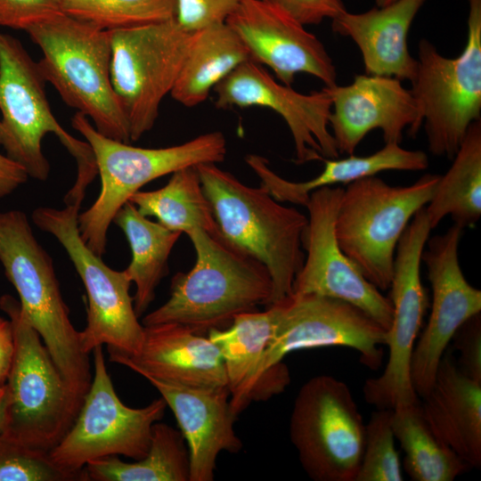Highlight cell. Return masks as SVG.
Returning <instances> with one entry per match:
<instances>
[{"label":"cell","instance_id":"26","mask_svg":"<svg viewBox=\"0 0 481 481\" xmlns=\"http://www.w3.org/2000/svg\"><path fill=\"white\" fill-rule=\"evenodd\" d=\"M275 317V307L270 305L264 312L236 315L226 330L208 331V338L222 355L230 405L236 417L251 401H257V375L273 334Z\"/></svg>","mask_w":481,"mask_h":481},{"label":"cell","instance_id":"31","mask_svg":"<svg viewBox=\"0 0 481 481\" xmlns=\"http://www.w3.org/2000/svg\"><path fill=\"white\" fill-rule=\"evenodd\" d=\"M395 438L404 452V468L414 481H452L469 467L427 423L419 402L392 409Z\"/></svg>","mask_w":481,"mask_h":481},{"label":"cell","instance_id":"12","mask_svg":"<svg viewBox=\"0 0 481 481\" xmlns=\"http://www.w3.org/2000/svg\"><path fill=\"white\" fill-rule=\"evenodd\" d=\"M93 379L71 428L49 452L60 469L86 481L84 467L107 456L143 458L153 425L167 407L159 397L142 408H131L118 396L108 372L102 346L93 351Z\"/></svg>","mask_w":481,"mask_h":481},{"label":"cell","instance_id":"34","mask_svg":"<svg viewBox=\"0 0 481 481\" xmlns=\"http://www.w3.org/2000/svg\"><path fill=\"white\" fill-rule=\"evenodd\" d=\"M392 409H378L365 424L363 457L355 481H402L391 425Z\"/></svg>","mask_w":481,"mask_h":481},{"label":"cell","instance_id":"27","mask_svg":"<svg viewBox=\"0 0 481 481\" xmlns=\"http://www.w3.org/2000/svg\"><path fill=\"white\" fill-rule=\"evenodd\" d=\"M249 60L247 47L226 22L194 31L170 95L183 106H197L232 71Z\"/></svg>","mask_w":481,"mask_h":481},{"label":"cell","instance_id":"41","mask_svg":"<svg viewBox=\"0 0 481 481\" xmlns=\"http://www.w3.org/2000/svg\"><path fill=\"white\" fill-rule=\"evenodd\" d=\"M13 335L9 319L0 316V386L5 384L13 355Z\"/></svg>","mask_w":481,"mask_h":481},{"label":"cell","instance_id":"37","mask_svg":"<svg viewBox=\"0 0 481 481\" xmlns=\"http://www.w3.org/2000/svg\"><path fill=\"white\" fill-rule=\"evenodd\" d=\"M61 13V0H0V27L27 31Z\"/></svg>","mask_w":481,"mask_h":481},{"label":"cell","instance_id":"42","mask_svg":"<svg viewBox=\"0 0 481 481\" xmlns=\"http://www.w3.org/2000/svg\"><path fill=\"white\" fill-rule=\"evenodd\" d=\"M6 408V387L5 384L0 386V433H2L4 425Z\"/></svg>","mask_w":481,"mask_h":481},{"label":"cell","instance_id":"24","mask_svg":"<svg viewBox=\"0 0 481 481\" xmlns=\"http://www.w3.org/2000/svg\"><path fill=\"white\" fill-rule=\"evenodd\" d=\"M423 399L422 414L436 436L469 467L479 469L481 383L464 375L447 353Z\"/></svg>","mask_w":481,"mask_h":481},{"label":"cell","instance_id":"3","mask_svg":"<svg viewBox=\"0 0 481 481\" xmlns=\"http://www.w3.org/2000/svg\"><path fill=\"white\" fill-rule=\"evenodd\" d=\"M196 168L221 233L267 267L273 281L270 305L291 295L305 261L308 217L281 205L261 185H246L216 164Z\"/></svg>","mask_w":481,"mask_h":481},{"label":"cell","instance_id":"36","mask_svg":"<svg viewBox=\"0 0 481 481\" xmlns=\"http://www.w3.org/2000/svg\"><path fill=\"white\" fill-rule=\"evenodd\" d=\"M175 20L186 31L225 22L240 0H175Z\"/></svg>","mask_w":481,"mask_h":481},{"label":"cell","instance_id":"9","mask_svg":"<svg viewBox=\"0 0 481 481\" xmlns=\"http://www.w3.org/2000/svg\"><path fill=\"white\" fill-rule=\"evenodd\" d=\"M439 176L426 174L410 185L392 186L373 175L343 189L334 226L337 241L378 289H389L397 243L429 202Z\"/></svg>","mask_w":481,"mask_h":481},{"label":"cell","instance_id":"1","mask_svg":"<svg viewBox=\"0 0 481 481\" xmlns=\"http://www.w3.org/2000/svg\"><path fill=\"white\" fill-rule=\"evenodd\" d=\"M196 253L194 266L175 274L170 297L147 314L143 326L175 322L204 333L232 323L258 305L270 306L273 281L267 267L221 232L197 228L187 233Z\"/></svg>","mask_w":481,"mask_h":481},{"label":"cell","instance_id":"23","mask_svg":"<svg viewBox=\"0 0 481 481\" xmlns=\"http://www.w3.org/2000/svg\"><path fill=\"white\" fill-rule=\"evenodd\" d=\"M425 1L395 0L361 13L345 11L331 20V28L358 46L364 74L411 82L416 74L417 60L409 51L408 34Z\"/></svg>","mask_w":481,"mask_h":481},{"label":"cell","instance_id":"17","mask_svg":"<svg viewBox=\"0 0 481 481\" xmlns=\"http://www.w3.org/2000/svg\"><path fill=\"white\" fill-rule=\"evenodd\" d=\"M462 228L453 224L428 240L421 256L432 289L428 322L413 348L411 379L417 395L431 389L444 352L457 329L481 312V290L466 280L459 261Z\"/></svg>","mask_w":481,"mask_h":481},{"label":"cell","instance_id":"43","mask_svg":"<svg viewBox=\"0 0 481 481\" xmlns=\"http://www.w3.org/2000/svg\"><path fill=\"white\" fill-rule=\"evenodd\" d=\"M395 0H376V4L378 7L385 6L393 3Z\"/></svg>","mask_w":481,"mask_h":481},{"label":"cell","instance_id":"13","mask_svg":"<svg viewBox=\"0 0 481 481\" xmlns=\"http://www.w3.org/2000/svg\"><path fill=\"white\" fill-rule=\"evenodd\" d=\"M289 437L311 479L355 481L365 424L344 381L318 375L300 387L290 414Z\"/></svg>","mask_w":481,"mask_h":481},{"label":"cell","instance_id":"29","mask_svg":"<svg viewBox=\"0 0 481 481\" xmlns=\"http://www.w3.org/2000/svg\"><path fill=\"white\" fill-rule=\"evenodd\" d=\"M444 175H440L426 212L431 229L447 216L461 228L481 216V120L473 122Z\"/></svg>","mask_w":481,"mask_h":481},{"label":"cell","instance_id":"10","mask_svg":"<svg viewBox=\"0 0 481 481\" xmlns=\"http://www.w3.org/2000/svg\"><path fill=\"white\" fill-rule=\"evenodd\" d=\"M468 35L458 57L419 41L410 89L422 117L428 151L452 160L469 126L481 120V0H467Z\"/></svg>","mask_w":481,"mask_h":481},{"label":"cell","instance_id":"4","mask_svg":"<svg viewBox=\"0 0 481 481\" xmlns=\"http://www.w3.org/2000/svg\"><path fill=\"white\" fill-rule=\"evenodd\" d=\"M45 83L37 61L21 43L0 31V145L29 177L45 181L50 164L42 140L48 134L55 135L77 167L76 181L66 197L84 200L86 187L98 174L94 155L86 141L75 138L57 121Z\"/></svg>","mask_w":481,"mask_h":481},{"label":"cell","instance_id":"40","mask_svg":"<svg viewBox=\"0 0 481 481\" xmlns=\"http://www.w3.org/2000/svg\"><path fill=\"white\" fill-rule=\"evenodd\" d=\"M28 178V174L20 165L0 153V200L25 183Z\"/></svg>","mask_w":481,"mask_h":481},{"label":"cell","instance_id":"39","mask_svg":"<svg viewBox=\"0 0 481 481\" xmlns=\"http://www.w3.org/2000/svg\"><path fill=\"white\" fill-rule=\"evenodd\" d=\"M304 26L318 25L346 11L342 0H264Z\"/></svg>","mask_w":481,"mask_h":481},{"label":"cell","instance_id":"25","mask_svg":"<svg viewBox=\"0 0 481 481\" xmlns=\"http://www.w3.org/2000/svg\"><path fill=\"white\" fill-rule=\"evenodd\" d=\"M322 171L305 182H291L277 175L268 160L257 154L246 156V162L260 180V185L279 202L306 205L310 193L322 187L350 183L387 170L420 171L428 167V157L422 151L406 150L400 143H385L367 156L348 155L344 159H323Z\"/></svg>","mask_w":481,"mask_h":481},{"label":"cell","instance_id":"30","mask_svg":"<svg viewBox=\"0 0 481 481\" xmlns=\"http://www.w3.org/2000/svg\"><path fill=\"white\" fill-rule=\"evenodd\" d=\"M86 481H189V452L181 431L156 422L147 454L135 462L112 455L84 467Z\"/></svg>","mask_w":481,"mask_h":481},{"label":"cell","instance_id":"21","mask_svg":"<svg viewBox=\"0 0 481 481\" xmlns=\"http://www.w3.org/2000/svg\"><path fill=\"white\" fill-rule=\"evenodd\" d=\"M172 410L187 444L189 481H213L216 458L241 451L227 387H195L145 378Z\"/></svg>","mask_w":481,"mask_h":481},{"label":"cell","instance_id":"28","mask_svg":"<svg viewBox=\"0 0 481 481\" xmlns=\"http://www.w3.org/2000/svg\"><path fill=\"white\" fill-rule=\"evenodd\" d=\"M113 222L130 246L132 259L124 271L136 287L133 300L139 317L154 300L158 285L167 274L170 253L182 232L148 219L130 201L117 212Z\"/></svg>","mask_w":481,"mask_h":481},{"label":"cell","instance_id":"38","mask_svg":"<svg viewBox=\"0 0 481 481\" xmlns=\"http://www.w3.org/2000/svg\"><path fill=\"white\" fill-rule=\"evenodd\" d=\"M451 340L460 354V371L469 379L481 383L480 313L464 322Z\"/></svg>","mask_w":481,"mask_h":481},{"label":"cell","instance_id":"33","mask_svg":"<svg viewBox=\"0 0 481 481\" xmlns=\"http://www.w3.org/2000/svg\"><path fill=\"white\" fill-rule=\"evenodd\" d=\"M65 14L112 31L175 19V0H61Z\"/></svg>","mask_w":481,"mask_h":481},{"label":"cell","instance_id":"14","mask_svg":"<svg viewBox=\"0 0 481 481\" xmlns=\"http://www.w3.org/2000/svg\"><path fill=\"white\" fill-rule=\"evenodd\" d=\"M109 32L111 85L135 142L155 125L160 103L179 77L192 32L175 19Z\"/></svg>","mask_w":481,"mask_h":481},{"label":"cell","instance_id":"6","mask_svg":"<svg viewBox=\"0 0 481 481\" xmlns=\"http://www.w3.org/2000/svg\"><path fill=\"white\" fill-rule=\"evenodd\" d=\"M42 51L46 83L103 135L129 143L127 120L110 80V32L61 13L26 31Z\"/></svg>","mask_w":481,"mask_h":481},{"label":"cell","instance_id":"22","mask_svg":"<svg viewBox=\"0 0 481 481\" xmlns=\"http://www.w3.org/2000/svg\"><path fill=\"white\" fill-rule=\"evenodd\" d=\"M108 353L110 361L125 365L143 378L187 387H228L218 347L208 337L183 324L144 326L143 345L135 355Z\"/></svg>","mask_w":481,"mask_h":481},{"label":"cell","instance_id":"16","mask_svg":"<svg viewBox=\"0 0 481 481\" xmlns=\"http://www.w3.org/2000/svg\"><path fill=\"white\" fill-rule=\"evenodd\" d=\"M342 192L340 187L327 186L309 195L306 205L308 224L303 240L306 255L292 294L314 293L346 301L387 330L393 319L390 298L363 275L336 239L335 219Z\"/></svg>","mask_w":481,"mask_h":481},{"label":"cell","instance_id":"11","mask_svg":"<svg viewBox=\"0 0 481 481\" xmlns=\"http://www.w3.org/2000/svg\"><path fill=\"white\" fill-rule=\"evenodd\" d=\"M80 206L39 207L32 212V221L61 244L85 286L88 307L86 325L79 331L83 351L90 355L106 345L108 352L135 355L142 347L144 326L129 294L132 281L124 270L109 267L84 242L78 231Z\"/></svg>","mask_w":481,"mask_h":481},{"label":"cell","instance_id":"15","mask_svg":"<svg viewBox=\"0 0 481 481\" xmlns=\"http://www.w3.org/2000/svg\"><path fill=\"white\" fill-rule=\"evenodd\" d=\"M431 230L426 208H422L412 218L396 246L389 287L393 319L385 342L388 360L384 371L363 385L365 400L378 409L418 402L411 379V360L428 305L420 280V263Z\"/></svg>","mask_w":481,"mask_h":481},{"label":"cell","instance_id":"18","mask_svg":"<svg viewBox=\"0 0 481 481\" xmlns=\"http://www.w3.org/2000/svg\"><path fill=\"white\" fill-rule=\"evenodd\" d=\"M217 108H268L286 122L298 164L338 158L329 126L331 98L323 87L301 94L276 81L260 64L249 60L215 88Z\"/></svg>","mask_w":481,"mask_h":481},{"label":"cell","instance_id":"2","mask_svg":"<svg viewBox=\"0 0 481 481\" xmlns=\"http://www.w3.org/2000/svg\"><path fill=\"white\" fill-rule=\"evenodd\" d=\"M0 263L18 293L23 316L82 405L93 379L90 355L83 351L79 331L70 321L53 260L20 210L0 212Z\"/></svg>","mask_w":481,"mask_h":481},{"label":"cell","instance_id":"35","mask_svg":"<svg viewBox=\"0 0 481 481\" xmlns=\"http://www.w3.org/2000/svg\"><path fill=\"white\" fill-rule=\"evenodd\" d=\"M0 481H81L55 466L48 452L20 444L0 433Z\"/></svg>","mask_w":481,"mask_h":481},{"label":"cell","instance_id":"19","mask_svg":"<svg viewBox=\"0 0 481 481\" xmlns=\"http://www.w3.org/2000/svg\"><path fill=\"white\" fill-rule=\"evenodd\" d=\"M247 47L250 60L270 68L284 85L298 73L337 84L333 60L322 41L292 17L264 0H240L225 21Z\"/></svg>","mask_w":481,"mask_h":481},{"label":"cell","instance_id":"20","mask_svg":"<svg viewBox=\"0 0 481 481\" xmlns=\"http://www.w3.org/2000/svg\"><path fill=\"white\" fill-rule=\"evenodd\" d=\"M324 87L331 98L329 126L338 153L354 154L373 129L381 130L385 143H401L406 127L414 136L422 125L411 90L395 77L360 74L347 86Z\"/></svg>","mask_w":481,"mask_h":481},{"label":"cell","instance_id":"7","mask_svg":"<svg viewBox=\"0 0 481 481\" xmlns=\"http://www.w3.org/2000/svg\"><path fill=\"white\" fill-rule=\"evenodd\" d=\"M13 335V355L5 382L2 435L49 452L74 423L81 404L67 387L40 336L23 316L19 300L0 298Z\"/></svg>","mask_w":481,"mask_h":481},{"label":"cell","instance_id":"32","mask_svg":"<svg viewBox=\"0 0 481 481\" xmlns=\"http://www.w3.org/2000/svg\"><path fill=\"white\" fill-rule=\"evenodd\" d=\"M171 175L165 186L150 192L138 191L129 201L141 214L156 217L170 230L186 234L197 228L219 232L196 167H184Z\"/></svg>","mask_w":481,"mask_h":481},{"label":"cell","instance_id":"5","mask_svg":"<svg viewBox=\"0 0 481 481\" xmlns=\"http://www.w3.org/2000/svg\"><path fill=\"white\" fill-rule=\"evenodd\" d=\"M71 125L90 145L101 178L98 198L78 215L80 237L101 257L115 215L143 185L184 167L217 164L227 152L225 136L219 131L174 146L141 148L103 135L79 112L73 116Z\"/></svg>","mask_w":481,"mask_h":481},{"label":"cell","instance_id":"8","mask_svg":"<svg viewBox=\"0 0 481 481\" xmlns=\"http://www.w3.org/2000/svg\"><path fill=\"white\" fill-rule=\"evenodd\" d=\"M272 305L276 317L257 375V401L285 390L290 376L281 361L293 351L347 346L360 353L367 367L381 365L387 330L359 307L314 293L291 294Z\"/></svg>","mask_w":481,"mask_h":481}]
</instances>
